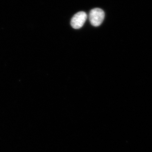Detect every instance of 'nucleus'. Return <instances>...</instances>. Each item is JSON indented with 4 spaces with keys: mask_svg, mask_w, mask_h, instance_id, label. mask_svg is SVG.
Segmentation results:
<instances>
[{
    "mask_svg": "<svg viewBox=\"0 0 152 152\" xmlns=\"http://www.w3.org/2000/svg\"><path fill=\"white\" fill-rule=\"evenodd\" d=\"M104 12L102 9L96 8L91 10L89 13V18L93 26L98 27L101 25L104 19Z\"/></svg>",
    "mask_w": 152,
    "mask_h": 152,
    "instance_id": "1",
    "label": "nucleus"
},
{
    "mask_svg": "<svg viewBox=\"0 0 152 152\" xmlns=\"http://www.w3.org/2000/svg\"><path fill=\"white\" fill-rule=\"evenodd\" d=\"M87 15L84 12H78L73 16L71 20V25L74 29H78L82 27L84 24Z\"/></svg>",
    "mask_w": 152,
    "mask_h": 152,
    "instance_id": "2",
    "label": "nucleus"
}]
</instances>
